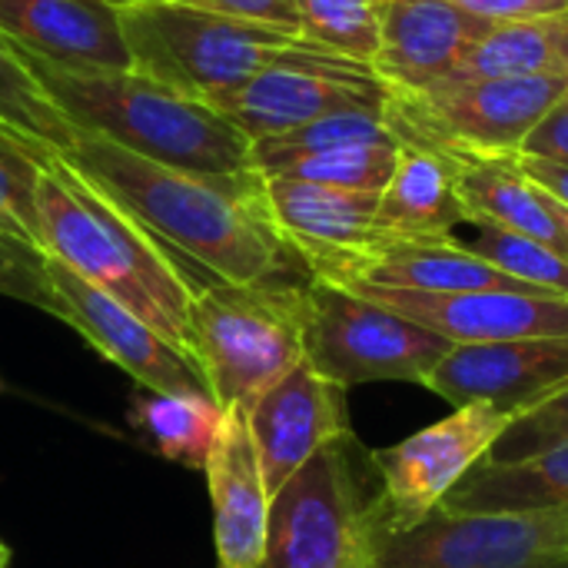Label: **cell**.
Returning <instances> with one entry per match:
<instances>
[{"instance_id": "6da1fadb", "label": "cell", "mask_w": 568, "mask_h": 568, "mask_svg": "<svg viewBox=\"0 0 568 568\" xmlns=\"http://www.w3.org/2000/svg\"><path fill=\"white\" fill-rule=\"evenodd\" d=\"M90 183L123 206L176 260L223 283H296L310 280L300 256L270 220L263 176L186 173L150 163L100 136L77 133L60 150Z\"/></svg>"}, {"instance_id": "7a4b0ae2", "label": "cell", "mask_w": 568, "mask_h": 568, "mask_svg": "<svg viewBox=\"0 0 568 568\" xmlns=\"http://www.w3.org/2000/svg\"><path fill=\"white\" fill-rule=\"evenodd\" d=\"M37 216L43 256L126 306L193 363V280L123 206L90 183L60 150H37ZM200 373V369H196Z\"/></svg>"}, {"instance_id": "3957f363", "label": "cell", "mask_w": 568, "mask_h": 568, "mask_svg": "<svg viewBox=\"0 0 568 568\" xmlns=\"http://www.w3.org/2000/svg\"><path fill=\"white\" fill-rule=\"evenodd\" d=\"M23 60L77 133L186 173L233 176L253 170L250 136L203 100L136 70L77 73L27 53Z\"/></svg>"}, {"instance_id": "277c9868", "label": "cell", "mask_w": 568, "mask_h": 568, "mask_svg": "<svg viewBox=\"0 0 568 568\" xmlns=\"http://www.w3.org/2000/svg\"><path fill=\"white\" fill-rule=\"evenodd\" d=\"M296 283L193 280L190 346L220 409L250 406L303 356V290Z\"/></svg>"}, {"instance_id": "5b68a950", "label": "cell", "mask_w": 568, "mask_h": 568, "mask_svg": "<svg viewBox=\"0 0 568 568\" xmlns=\"http://www.w3.org/2000/svg\"><path fill=\"white\" fill-rule=\"evenodd\" d=\"M130 70L216 106L293 47L296 33L223 17L186 0H136L120 7Z\"/></svg>"}, {"instance_id": "8992f818", "label": "cell", "mask_w": 568, "mask_h": 568, "mask_svg": "<svg viewBox=\"0 0 568 568\" xmlns=\"http://www.w3.org/2000/svg\"><path fill=\"white\" fill-rule=\"evenodd\" d=\"M456 349L446 336L369 303L343 286L313 280L303 290V356L339 389L366 383H426Z\"/></svg>"}, {"instance_id": "52a82bcc", "label": "cell", "mask_w": 568, "mask_h": 568, "mask_svg": "<svg viewBox=\"0 0 568 568\" xmlns=\"http://www.w3.org/2000/svg\"><path fill=\"white\" fill-rule=\"evenodd\" d=\"M566 87L568 77H449L416 93H389L386 123L399 143L449 153H519Z\"/></svg>"}, {"instance_id": "ba28073f", "label": "cell", "mask_w": 568, "mask_h": 568, "mask_svg": "<svg viewBox=\"0 0 568 568\" xmlns=\"http://www.w3.org/2000/svg\"><path fill=\"white\" fill-rule=\"evenodd\" d=\"M369 568H568V509H436L399 532L369 523Z\"/></svg>"}, {"instance_id": "9c48e42d", "label": "cell", "mask_w": 568, "mask_h": 568, "mask_svg": "<svg viewBox=\"0 0 568 568\" xmlns=\"http://www.w3.org/2000/svg\"><path fill=\"white\" fill-rule=\"evenodd\" d=\"M353 436L320 449L270 503L260 568H369V523L353 476Z\"/></svg>"}, {"instance_id": "30bf717a", "label": "cell", "mask_w": 568, "mask_h": 568, "mask_svg": "<svg viewBox=\"0 0 568 568\" xmlns=\"http://www.w3.org/2000/svg\"><path fill=\"white\" fill-rule=\"evenodd\" d=\"M386 100L389 90L373 67L296 40L213 110L236 123L253 143L346 110L386 113Z\"/></svg>"}, {"instance_id": "8fae6325", "label": "cell", "mask_w": 568, "mask_h": 568, "mask_svg": "<svg viewBox=\"0 0 568 568\" xmlns=\"http://www.w3.org/2000/svg\"><path fill=\"white\" fill-rule=\"evenodd\" d=\"M509 423L513 416L473 403L456 406L446 419L406 436L396 446L373 449L369 463L379 476V493L366 506L369 523L399 532L429 519L463 483V476L489 456Z\"/></svg>"}, {"instance_id": "7c38bea8", "label": "cell", "mask_w": 568, "mask_h": 568, "mask_svg": "<svg viewBox=\"0 0 568 568\" xmlns=\"http://www.w3.org/2000/svg\"><path fill=\"white\" fill-rule=\"evenodd\" d=\"M47 283L57 296V320L77 329L103 359L120 366L133 383L163 396L206 393L196 366L176 353L163 336H156L126 306L70 273L63 263L47 256Z\"/></svg>"}, {"instance_id": "4fadbf2b", "label": "cell", "mask_w": 568, "mask_h": 568, "mask_svg": "<svg viewBox=\"0 0 568 568\" xmlns=\"http://www.w3.org/2000/svg\"><path fill=\"white\" fill-rule=\"evenodd\" d=\"M453 406H493L523 416L568 389V336L456 346L423 383Z\"/></svg>"}, {"instance_id": "5bb4252c", "label": "cell", "mask_w": 568, "mask_h": 568, "mask_svg": "<svg viewBox=\"0 0 568 568\" xmlns=\"http://www.w3.org/2000/svg\"><path fill=\"white\" fill-rule=\"evenodd\" d=\"M369 303H379L419 326L446 336L456 346L473 343H509L536 336H568V300L549 293H413L389 286H343Z\"/></svg>"}, {"instance_id": "9a60e30c", "label": "cell", "mask_w": 568, "mask_h": 568, "mask_svg": "<svg viewBox=\"0 0 568 568\" xmlns=\"http://www.w3.org/2000/svg\"><path fill=\"white\" fill-rule=\"evenodd\" d=\"M243 413L270 496L283 489V483H290L320 449L353 436L346 389L323 379L306 359L243 406Z\"/></svg>"}, {"instance_id": "2e32d148", "label": "cell", "mask_w": 568, "mask_h": 568, "mask_svg": "<svg viewBox=\"0 0 568 568\" xmlns=\"http://www.w3.org/2000/svg\"><path fill=\"white\" fill-rule=\"evenodd\" d=\"M263 196L273 226L313 280L333 276L339 266L386 240L376 226L379 193L339 190L293 176H263Z\"/></svg>"}, {"instance_id": "e0dca14e", "label": "cell", "mask_w": 568, "mask_h": 568, "mask_svg": "<svg viewBox=\"0 0 568 568\" xmlns=\"http://www.w3.org/2000/svg\"><path fill=\"white\" fill-rule=\"evenodd\" d=\"M489 27L449 0H383L373 70L389 93L426 90L453 77Z\"/></svg>"}, {"instance_id": "ac0fdd59", "label": "cell", "mask_w": 568, "mask_h": 568, "mask_svg": "<svg viewBox=\"0 0 568 568\" xmlns=\"http://www.w3.org/2000/svg\"><path fill=\"white\" fill-rule=\"evenodd\" d=\"M0 33L60 70H130L120 7L106 0H0Z\"/></svg>"}, {"instance_id": "d6986e66", "label": "cell", "mask_w": 568, "mask_h": 568, "mask_svg": "<svg viewBox=\"0 0 568 568\" xmlns=\"http://www.w3.org/2000/svg\"><path fill=\"white\" fill-rule=\"evenodd\" d=\"M213 506V542L220 568H260L270 536V489L240 406L223 413V426L206 456Z\"/></svg>"}, {"instance_id": "ffe728a7", "label": "cell", "mask_w": 568, "mask_h": 568, "mask_svg": "<svg viewBox=\"0 0 568 568\" xmlns=\"http://www.w3.org/2000/svg\"><path fill=\"white\" fill-rule=\"evenodd\" d=\"M323 283L333 286H389L413 293H479V290H509V293H539L523 280L503 273L483 256L469 253L456 236L453 240H383L369 253L339 266Z\"/></svg>"}, {"instance_id": "44dd1931", "label": "cell", "mask_w": 568, "mask_h": 568, "mask_svg": "<svg viewBox=\"0 0 568 568\" xmlns=\"http://www.w3.org/2000/svg\"><path fill=\"white\" fill-rule=\"evenodd\" d=\"M466 220L453 156L436 146L399 143L393 180L379 193V233L386 240H453Z\"/></svg>"}, {"instance_id": "7402d4cb", "label": "cell", "mask_w": 568, "mask_h": 568, "mask_svg": "<svg viewBox=\"0 0 568 568\" xmlns=\"http://www.w3.org/2000/svg\"><path fill=\"white\" fill-rule=\"evenodd\" d=\"M449 153V150H446ZM456 186L469 220H483L523 236H532L562 253L559 223L549 196L523 173L519 153H449Z\"/></svg>"}, {"instance_id": "603a6c76", "label": "cell", "mask_w": 568, "mask_h": 568, "mask_svg": "<svg viewBox=\"0 0 568 568\" xmlns=\"http://www.w3.org/2000/svg\"><path fill=\"white\" fill-rule=\"evenodd\" d=\"M446 513H549L568 509V443L516 463L483 459L443 499Z\"/></svg>"}, {"instance_id": "cb8c5ba5", "label": "cell", "mask_w": 568, "mask_h": 568, "mask_svg": "<svg viewBox=\"0 0 568 568\" xmlns=\"http://www.w3.org/2000/svg\"><path fill=\"white\" fill-rule=\"evenodd\" d=\"M453 77H568V10L489 27Z\"/></svg>"}, {"instance_id": "d4e9b609", "label": "cell", "mask_w": 568, "mask_h": 568, "mask_svg": "<svg viewBox=\"0 0 568 568\" xmlns=\"http://www.w3.org/2000/svg\"><path fill=\"white\" fill-rule=\"evenodd\" d=\"M223 413L226 409H220L210 393L163 396L146 389L133 399L130 419L166 463L203 469L223 426Z\"/></svg>"}, {"instance_id": "484cf974", "label": "cell", "mask_w": 568, "mask_h": 568, "mask_svg": "<svg viewBox=\"0 0 568 568\" xmlns=\"http://www.w3.org/2000/svg\"><path fill=\"white\" fill-rule=\"evenodd\" d=\"M0 130L47 150H70L77 130L53 106L47 90L30 73L23 53L0 33Z\"/></svg>"}, {"instance_id": "4316f807", "label": "cell", "mask_w": 568, "mask_h": 568, "mask_svg": "<svg viewBox=\"0 0 568 568\" xmlns=\"http://www.w3.org/2000/svg\"><path fill=\"white\" fill-rule=\"evenodd\" d=\"M383 140H396L383 110H346V113H333V116L313 120L306 126L276 133V136L253 140L250 166L270 176L290 166L293 160L320 153V150L349 146V143H383Z\"/></svg>"}, {"instance_id": "83f0119b", "label": "cell", "mask_w": 568, "mask_h": 568, "mask_svg": "<svg viewBox=\"0 0 568 568\" xmlns=\"http://www.w3.org/2000/svg\"><path fill=\"white\" fill-rule=\"evenodd\" d=\"M463 236H456L469 253L483 256L486 263L499 266L503 273L523 280L526 286L549 293V296H566L568 300V256L513 230L483 223V220H466Z\"/></svg>"}, {"instance_id": "f1b7e54d", "label": "cell", "mask_w": 568, "mask_h": 568, "mask_svg": "<svg viewBox=\"0 0 568 568\" xmlns=\"http://www.w3.org/2000/svg\"><path fill=\"white\" fill-rule=\"evenodd\" d=\"M300 37L373 67L379 50V0H296Z\"/></svg>"}, {"instance_id": "f546056e", "label": "cell", "mask_w": 568, "mask_h": 568, "mask_svg": "<svg viewBox=\"0 0 568 568\" xmlns=\"http://www.w3.org/2000/svg\"><path fill=\"white\" fill-rule=\"evenodd\" d=\"M396 160H399V140L349 143V146H333V150L300 156L270 176H293V180L326 183V186H339V190L383 193L386 183L393 180Z\"/></svg>"}, {"instance_id": "4dcf8cb0", "label": "cell", "mask_w": 568, "mask_h": 568, "mask_svg": "<svg viewBox=\"0 0 568 568\" xmlns=\"http://www.w3.org/2000/svg\"><path fill=\"white\" fill-rule=\"evenodd\" d=\"M40 146L23 143L0 130V233L33 246L40 243V216H37V176H40Z\"/></svg>"}, {"instance_id": "1f68e13d", "label": "cell", "mask_w": 568, "mask_h": 568, "mask_svg": "<svg viewBox=\"0 0 568 568\" xmlns=\"http://www.w3.org/2000/svg\"><path fill=\"white\" fill-rule=\"evenodd\" d=\"M559 443H568V389L552 396L549 403L516 416L509 429L496 439L489 449V463H516L526 456H536L542 449H552Z\"/></svg>"}, {"instance_id": "d6a6232c", "label": "cell", "mask_w": 568, "mask_h": 568, "mask_svg": "<svg viewBox=\"0 0 568 568\" xmlns=\"http://www.w3.org/2000/svg\"><path fill=\"white\" fill-rule=\"evenodd\" d=\"M47 256L0 233V296L57 316V296L47 283Z\"/></svg>"}, {"instance_id": "836d02e7", "label": "cell", "mask_w": 568, "mask_h": 568, "mask_svg": "<svg viewBox=\"0 0 568 568\" xmlns=\"http://www.w3.org/2000/svg\"><path fill=\"white\" fill-rule=\"evenodd\" d=\"M196 3L203 10L223 13V17H236V20H250V23H263L273 30H286L300 37V10L296 0H186Z\"/></svg>"}, {"instance_id": "e575fe53", "label": "cell", "mask_w": 568, "mask_h": 568, "mask_svg": "<svg viewBox=\"0 0 568 568\" xmlns=\"http://www.w3.org/2000/svg\"><path fill=\"white\" fill-rule=\"evenodd\" d=\"M519 153L523 156H542V160L568 163V87L566 93H562V100L526 136Z\"/></svg>"}, {"instance_id": "d590c367", "label": "cell", "mask_w": 568, "mask_h": 568, "mask_svg": "<svg viewBox=\"0 0 568 568\" xmlns=\"http://www.w3.org/2000/svg\"><path fill=\"white\" fill-rule=\"evenodd\" d=\"M463 7L466 13L486 20V23H513V20H532L568 10V0H449Z\"/></svg>"}, {"instance_id": "8d00e7d4", "label": "cell", "mask_w": 568, "mask_h": 568, "mask_svg": "<svg viewBox=\"0 0 568 568\" xmlns=\"http://www.w3.org/2000/svg\"><path fill=\"white\" fill-rule=\"evenodd\" d=\"M519 166H523V173H526L546 196H552L559 206H566L568 210V163L542 160V156H523V153H519Z\"/></svg>"}, {"instance_id": "74e56055", "label": "cell", "mask_w": 568, "mask_h": 568, "mask_svg": "<svg viewBox=\"0 0 568 568\" xmlns=\"http://www.w3.org/2000/svg\"><path fill=\"white\" fill-rule=\"evenodd\" d=\"M549 203H552V213H556V223H559V236H562V253L568 256V210L566 206H559L552 196H549Z\"/></svg>"}, {"instance_id": "f35d334b", "label": "cell", "mask_w": 568, "mask_h": 568, "mask_svg": "<svg viewBox=\"0 0 568 568\" xmlns=\"http://www.w3.org/2000/svg\"><path fill=\"white\" fill-rule=\"evenodd\" d=\"M7 566H10V549L0 542V568H7Z\"/></svg>"}, {"instance_id": "ab89813d", "label": "cell", "mask_w": 568, "mask_h": 568, "mask_svg": "<svg viewBox=\"0 0 568 568\" xmlns=\"http://www.w3.org/2000/svg\"><path fill=\"white\" fill-rule=\"evenodd\" d=\"M106 3H113V7H123V3H136V0H106Z\"/></svg>"}, {"instance_id": "60d3db41", "label": "cell", "mask_w": 568, "mask_h": 568, "mask_svg": "<svg viewBox=\"0 0 568 568\" xmlns=\"http://www.w3.org/2000/svg\"><path fill=\"white\" fill-rule=\"evenodd\" d=\"M0 389H3V379H0Z\"/></svg>"}, {"instance_id": "b9f144b4", "label": "cell", "mask_w": 568, "mask_h": 568, "mask_svg": "<svg viewBox=\"0 0 568 568\" xmlns=\"http://www.w3.org/2000/svg\"><path fill=\"white\" fill-rule=\"evenodd\" d=\"M379 3H383V0H379Z\"/></svg>"}]
</instances>
